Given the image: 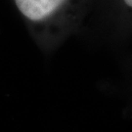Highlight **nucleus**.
<instances>
[{
	"mask_svg": "<svg viewBox=\"0 0 132 132\" xmlns=\"http://www.w3.org/2000/svg\"><path fill=\"white\" fill-rule=\"evenodd\" d=\"M29 35L45 54L81 35L102 0H9Z\"/></svg>",
	"mask_w": 132,
	"mask_h": 132,
	"instance_id": "1",
	"label": "nucleus"
},
{
	"mask_svg": "<svg viewBox=\"0 0 132 132\" xmlns=\"http://www.w3.org/2000/svg\"><path fill=\"white\" fill-rule=\"evenodd\" d=\"M81 35L113 47L126 44L132 39V0H102Z\"/></svg>",
	"mask_w": 132,
	"mask_h": 132,
	"instance_id": "2",
	"label": "nucleus"
},
{
	"mask_svg": "<svg viewBox=\"0 0 132 132\" xmlns=\"http://www.w3.org/2000/svg\"><path fill=\"white\" fill-rule=\"evenodd\" d=\"M125 72H126V79L129 89L132 91V55L125 62Z\"/></svg>",
	"mask_w": 132,
	"mask_h": 132,
	"instance_id": "3",
	"label": "nucleus"
}]
</instances>
